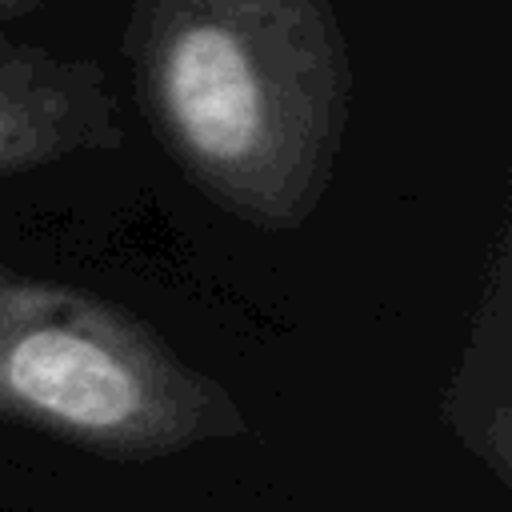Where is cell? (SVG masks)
Listing matches in <instances>:
<instances>
[{"mask_svg":"<svg viewBox=\"0 0 512 512\" xmlns=\"http://www.w3.org/2000/svg\"><path fill=\"white\" fill-rule=\"evenodd\" d=\"M44 0H0V20H12V16H28L36 12Z\"/></svg>","mask_w":512,"mask_h":512,"instance_id":"4","label":"cell"},{"mask_svg":"<svg viewBox=\"0 0 512 512\" xmlns=\"http://www.w3.org/2000/svg\"><path fill=\"white\" fill-rule=\"evenodd\" d=\"M120 144L124 120L96 60L0 40V176Z\"/></svg>","mask_w":512,"mask_h":512,"instance_id":"3","label":"cell"},{"mask_svg":"<svg viewBox=\"0 0 512 512\" xmlns=\"http://www.w3.org/2000/svg\"><path fill=\"white\" fill-rule=\"evenodd\" d=\"M136 108L184 180L260 232L320 208L352 116L332 0H132Z\"/></svg>","mask_w":512,"mask_h":512,"instance_id":"1","label":"cell"},{"mask_svg":"<svg viewBox=\"0 0 512 512\" xmlns=\"http://www.w3.org/2000/svg\"><path fill=\"white\" fill-rule=\"evenodd\" d=\"M0 416L104 452H168L236 408L136 312L0 264Z\"/></svg>","mask_w":512,"mask_h":512,"instance_id":"2","label":"cell"}]
</instances>
